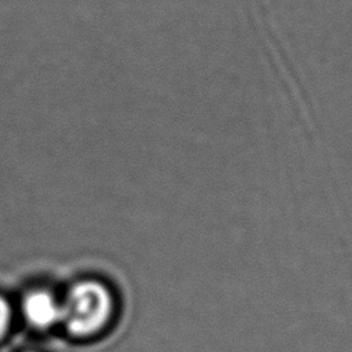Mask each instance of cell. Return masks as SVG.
<instances>
[{
  "label": "cell",
  "mask_w": 352,
  "mask_h": 352,
  "mask_svg": "<svg viewBox=\"0 0 352 352\" xmlns=\"http://www.w3.org/2000/svg\"><path fill=\"white\" fill-rule=\"evenodd\" d=\"M60 305V323H64L67 331L76 337L98 333L112 320L115 312L112 292L98 281L76 283Z\"/></svg>",
  "instance_id": "1"
},
{
  "label": "cell",
  "mask_w": 352,
  "mask_h": 352,
  "mask_svg": "<svg viewBox=\"0 0 352 352\" xmlns=\"http://www.w3.org/2000/svg\"><path fill=\"white\" fill-rule=\"evenodd\" d=\"M22 312L30 324L38 329H47L60 323L63 305L47 290H33L23 298Z\"/></svg>",
  "instance_id": "2"
},
{
  "label": "cell",
  "mask_w": 352,
  "mask_h": 352,
  "mask_svg": "<svg viewBox=\"0 0 352 352\" xmlns=\"http://www.w3.org/2000/svg\"><path fill=\"white\" fill-rule=\"evenodd\" d=\"M11 323V307L8 301L0 296V337L7 333Z\"/></svg>",
  "instance_id": "3"
}]
</instances>
